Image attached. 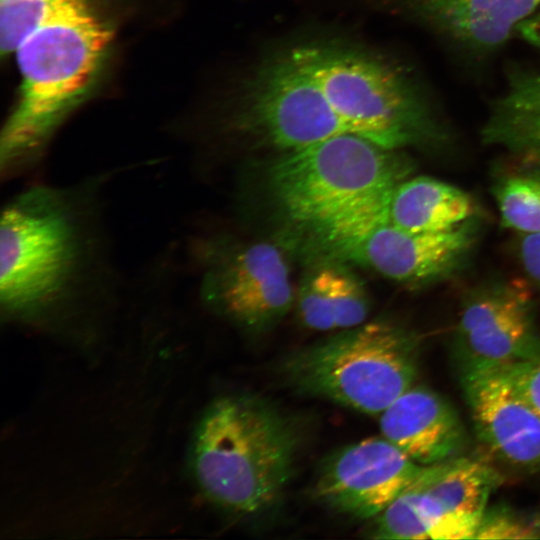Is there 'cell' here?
Masks as SVG:
<instances>
[{
	"label": "cell",
	"mask_w": 540,
	"mask_h": 540,
	"mask_svg": "<svg viewBox=\"0 0 540 540\" xmlns=\"http://www.w3.org/2000/svg\"><path fill=\"white\" fill-rule=\"evenodd\" d=\"M120 172L31 183L6 201L0 218L4 321L90 335L127 303L131 281L117 258L107 195Z\"/></svg>",
	"instance_id": "cell-1"
},
{
	"label": "cell",
	"mask_w": 540,
	"mask_h": 540,
	"mask_svg": "<svg viewBox=\"0 0 540 540\" xmlns=\"http://www.w3.org/2000/svg\"><path fill=\"white\" fill-rule=\"evenodd\" d=\"M411 169L397 150L341 134L282 153L268 168L267 185L288 223L336 256L389 219L393 191Z\"/></svg>",
	"instance_id": "cell-2"
},
{
	"label": "cell",
	"mask_w": 540,
	"mask_h": 540,
	"mask_svg": "<svg viewBox=\"0 0 540 540\" xmlns=\"http://www.w3.org/2000/svg\"><path fill=\"white\" fill-rule=\"evenodd\" d=\"M110 36L90 0H69L14 51L21 85L0 136L2 183L43 165L53 136L96 74Z\"/></svg>",
	"instance_id": "cell-3"
},
{
	"label": "cell",
	"mask_w": 540,
	"mask_h": 540,
	"mask_svg": "<svg viewBox=\"0 0 540 540\" xmlns=\"http://www.w3.org/2000/svg\"><path fill=\"white\" fill-rule=\"evenodd\" d=\"M298 446L296 427L271 404L251 395L226 396L200 420L192 469L210 500L238 515L256 516L280 499Z\"/></svg>",
	"instance_id": "cell-4"
},
{
	"label": "cell",
	"mask_w": 540,
	"mask_h": 540,
	"mask_svg": "<svg viewBox=\"0 0 540 540\" xmlns=\"http://www.w3.org/2000/svg\"><path fill=\"white\" fill-rule=\"evenodd\" d=\"M420 339L388 321L363 323L290 356L283 372L298 391L380 415L414 385Z\"/></svg>",
	"instance_id": "cell-5"
},
{
	"label": "cell",
	"mask_w": 540,
	"mask_h": 540,
	"mask_svg": "<svg viewBox=\"0 0 540 540\" xmlns=\"http://www.w3.org/2000/svg\"><path fill=\"white\" fill-rule=\"evenodd\" d=\"M185 252L207 307L253 330L280 321L295 302L288 259L280 245H239L223 235L192 233Z\"/></svg>",
	"instance_id": "cell-6"
},
{
	"label": "cell",
	"mask_w": 540,
	"mask_h": 540,
	"mask_svg": "<svg viewBox=\"0 0 540 540\" xmlns=\"http://www.w3.org/2000/svg\"><path fill=\"white\" fill-rule=\"evenodd\" d=\"M454 350L459 370L540 359L536 293L525 278L493 277L464 293Z\"/></svg>",
	"instance_id": "cell-7"
},
{
	"label": "cell",
	"mask_w": 540,
	"mask_h": 540,
	"mask_svg": "<svg viewBox=\"0 0 540 540\" xmlns=\"http://www.w3.org/2000/svg\"><path fill=\"white\" fill-rule=\"evenodd\" d=\"M482 230L477 215L441 232H412L384 220L338 253L409 288L450 281L469 266Z\"/></svg>",
	"instance_id": "cell-8"
},
{
	"label": "cell",
	"mask_w": 540,
	"mask_h": 540,
	"mask_svg": "<svg viewBox=\"0 0 540 540\" xmlns=\"http://www.w3.org/2000/svg\"><path fill=\"white\" fill-rule=\"evenodd\" d=\"M422 468L383 436L371 437L332 454L322 465L314 493L340 513L375 518Z\"/></svg>",
	"instance_id": "cell-9"
},
{
	"label": "cell",
	"mask_w": 540,
	"mask_h": 540,
	"mask_svg": "<svg viewBox=\"0 0 540 540\" xmlns=\"http://www.w3.org/2000/svg\"><path fill=\"white\" fill-rule=\"evenodd\" d=\"M478 439L512 467L540 469V416L496 367L459 370Z\"/></svg>",
	"instance_id": "cell-10"
},
{
	"label": "cell",
	"mask_w": 540,
	"mask_h": 540,
	"mask_svg": "<svg viewBox=\"0 0 540 540\" xmlns=\"http://www.w3.org/2000/svg\"><path fill=\"white\" fill-rule=\"evenodd\" d=\"M500 474L463 455L423 466L412 481L416 509L430 539H474Z\"/></svg>",
	"instance_id": "cell-11"
},
{
	"label": "cell",
	"mask_w": 540,
	"mask_h": 540,
	"mask_svg": "<svg viewBox=\"0 0 540 540\" xmlns=\"http://www.w3.org/2000/svg\"><path fill=\"white\" fill-rule=\"evenodd\" d=\"M382 436L421 466L461 456L467 443L463 423L448 401L435 391L412 386L379 419Z\"/></svg>",
	"instance_id": "cell-12"
},
{
	"label": "cell",
	"mask_w": 540,
	"mask_h": 540,
	"mask_svg": "<svg viewBox=\"0 0 540 540\" xmlns=\"http://www.w3.org/2000/svg\"><path fill=\"white\" fill-rule=\"evenodd\" d=\"M411 14L449 44L470 54L496 50L540 0H403Z\"/></svg>",
	"instance_id": "cell-13"
},
{
	"label": "cell",
	"mask_w": 540,
	"mask_h": 540,
	"mask_svg": "<svg viewBox=\"0 0 540 540\" xmlns=\"http://www.w3.org/2000/svg\"><path fill=\"white\" fill-rule=\"evenodd\" d=\"M482 141L511 161L540 165V73L513 69L502 95L491 104Z\"/></svg>",
	"instance_id": "cell-14"
},
{
	"label": "cell",
	"mask_w": 540,
	"mask_h": 540,
	"mask_svg": "<svg viewBox=\"0 0 540 540\" xmlns=\"http://www.w3.org/2000/svg\"><path fill=\"white\" fill-rule=\"evenodd\" d=\"M475 216L477 207L468 193L428 176L400 182L389 206V220L412 232L450 230Z\"/></svg>",
	"instance_id": "cell-15"
},
{
	"label": "cell",
	"mask_w": 540,
	"mask_h": 540,
	"mask_svg": "<svg viewBox=\"0 0 540 540\" xmlns=\"http://www.w3.org/2000/svg\"><path fill=\"white\" fill-rule=\"evenodd\" d=\"M491 193L503 227L518 234L540 232V165L511 161L496 174Z\"/></svg>",
	"instance_id": "cell-16"
},
{
	"label": "cell",
	"mask_w": 540,
	"mask_h": 540,
	"mask_svg": "<svg viewBox=\"0 0 540 540\" xmlns=\"http://www.w3.org/2000/svg\"><path fill=\"white\" fill-rule=\"evenodd\" d=\"M69 0H0L2 53H13L55 8Z\"/></svg>",
	"instance_id": "cell-17"
},
{
	"label": "cell",
	"mask_w": 540,
	"mask_h": 540,
	"mask_svg": "<svg viewBox=\"0 0 540 540\" xmlns=\"http://www.w3.org/2000/svg\"><path fill=\"white\" fill-rule=\"evenodd\" d=\"M330 293L336 328L350 329L363 324L370 310L363 283L345 267L329 264Z\"/></svg>",
	"instance_id": "cell-18"
},
{
	"label": "cell",
	"mask_w": 540,
	"mask_h": 540,
	"mask_svg": "<svg viewBox=\"0 0 540 540\" xmlns=\"http://www.w3.org/2000/svg\"><path fill=\"white\" fill-rule=\"evenodd\" d=\"M295 301L299 317L306 327L318 331L336 328L330 293L329 264L314 269L304 278Z\"/></svg>",
	"instance_id": "cell-19"
},
{
	"label": "cell",
	"mask_w": 540,
	"mask_h": 540,
	"mask_svg": "<svg viewBox=\"0 0 540 540\" xmlns=\"http://www.w3.org/2000/svg\"><path fill=\"white\" fill-rule=\"evenodd\" d=\"M474 539H540V513L507 504L487 507Z\"/></svg>",
	"instance_id": "cell-20"
},
{
	"label": "cell",
	"mask_w": 540,
	"mask_h": 540,
	"mask_svg": "<svg viewBox=\"0 0 540 540\" xmlns=\"http://www.w3.org/2000/svg\"><path fill=\"white\" fill-rule=\"evenodd\" d=\"M518 394L540 416V359L500 367Z\"/></svg>",
	"instance_id": "cell-21"
},
{
	"label": "cell",
	"mask_w": 540,
	"mask_h": 540,
	"mask_svg": "<svg viewBox=\"0 0 540 540\" xmlns=\"http://www.w3.org/2000/svg\"><path fill=\"white\" fill-rule=\"evenodd\" d=\"M516 256L525 280L540 296V232L518 234Z\"/></svg>",
	"instance_id": "cell-22"
},
{
	"label": "cell",
	"mask_w": 540,
	"mask_h": 540,
	"mask_svg": "<svg viewBox=\"0 0 540 540\" xmlns=\"http://www.w3.org/2000/svg\"><path fill=\"white\" fill-rule=\"evenodd\" d=\"M514 34L540 51V6L518 23Z\"/></svg>",
	"instance_id": "cell-23"
}]
</instances>
